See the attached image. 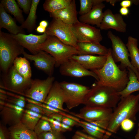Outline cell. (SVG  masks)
<instances>
[{"label": "cell", "mask_w": 139, "mask_h": 139, "mask_svg": "<svg viewBox=\"0 0 139 139\" xmlns=\"http://www.w3.org/2000/svg\"><path fill=\"white\" fill-rule=\"evenodd\" d=\"M59 71L63 75L76 77L91 76L94 78L97 81L98 78L96 74L92 71L86 69L78 62L69 59L59 66Z\"/></svg>", "instance_id": "cell-15"}, {"label": "cell", "mask_w": 139, "mask_h": 139, "mask_svg": "<svg viewBox=\"0 0 139 139\" xmlns=\"http://www.w3.org/2000/svg\"><path fill=\"white\" fill-rule=\"evenodd\" d=\"M42 115L28 109L25 110L21 123L28 129L33 131L36 125Z\"/></svg>", "instance_id": "cell-30"}, {"label": "cell", "mask_w": 139, "mask_h": 139, "mask_svg": "<svg viewBox=\"0 0 139 139\" xmlns=\"http://www.w3.org/2000/svg\"><path fill=\"white\" fill-rule=\"evenodd\" d=\"M126 45L129 53L131 63L139 72V49L138 47V40L129 36Z\"/></svg>", "instance_id": "cell-26"}, {"label": "cell", "mask_w": 139, "mask_h": 139, "mask_svg": "<svg viewBox=\"0 0 139 139\" xmlns=\"http://www.w3.org/2000/svg\"><path fill=\"white\" fill-rule=\"evenodd\" d=\"M74 32L78 42H100L103 39L100 29L80 21L73 25Z\"/></svg>", "instance_id": "cell-12"}, {"label": "cell", "mask_w": 139, "mask_h": 139, "mask_svg": "<svg viewBox=\"0 0 139 139\" xmlns=\"http://www.w3.org/2000/svg\"><path fill=\"white\" fill-rule=\"evenodd\" d=\"M63 116L62 115L56 113H54L51 114L47 117H48L53 119L58 122L61 123L62 117Z\"/></svg>", "instance_id": "cell-46"}, {"label": "cell", "mask_w": 139, "mask_h": 139, "mask_svg": "<svg viewBox=\"0 0 139 139\" xmlns=\"http://www.w3.org/2000/svg\"><path fill=\"white\" fill-rule=\"evenodd\" d=\"M75 133L89 139H98L90 135H88L79 131H76Z\"/></svg>", "instance_id": "cell-48"}, {"label": "cell", "mask_w": 139, "mask_h": 139, "mask_svg": "<svg viewBox=\"0 0 139 139\" xmlns=\"http://www.w3.org/2000/svg\"><path fill=\"white\" fill-rule=\"evenodd\" d=\"M65 102L64 93L59 82L54 81L53 85L45 100L43 103L54 108L65 112H70L63 107Z\"/></svg>", "instance_id": "cell-18"}, {"label": "cell", "mask_w": 139, "mask_h": 139, "mask_svg": "<svg viewBox=\"0 0 139 139\" xmlns=\"http://www.w3.org/2000/svg\"><path fill=\"white\" fill-rule=\"evenodd\" d=\"M26 109L41 114L42 116L45 115V114L42 107L38 105L28 103L27 104L25 107Z\"/></svg>", "instance_id": "cell-39"}, {"label": "cell", "mask_w": 139, "mask_h": 139, "mask_svg": "<svg viewBox=\"0 0 139 139\" xmlns=\"http://www.w3.org/2000/svg\"><path fill=\"white\" fill-rule=\"evenodd\" d=\"M119 12L122 16H127L129 14V10L128 8L121 7L119 10Z\"/></svg>", "instance_id": "cell-47"}, {"label": "cell", "mask_w": 139, "mask_h": 139, "mask_svg": "<svg viewBox=\"0 0 139 139\" xmlns=\"http://www.w3.org/2000/svg\"><path fill=\"white\" fill-rule=\"evenodd\" d=\"M45 33L48 35L55 36L64 44L77 49V42L73 32V25L53 18Z\"/></svg>", "instance_id": "cell-8"}, {"label": "cell", "mask_w": 139, "mask_h": 139, "mask_svg": "<svg viewBox=\"0 0 139 139\" xmlns=\"http://www.w3.org/2000/svg\"><path fill=\"white\" fill-rule=\"evenodd\" d=\"M103 0H80V8L79 13L81 15L88 13L95 5L103 2Z\"/></svg>", "instance_id": "cell-32"}, {"label": "cell", "mask_w": 139, "mask_h": 139, "mask_svg": "<svg viewBox=\"0 0 139 139\" xmlns=\"http://www.w3.org/2000/svg\"><path fill=\"white\" fill-rule=\"evenodd\" d=\"M46 29L39 25L37 27L36 30L37 32L41 33H45Z\"/></svg>", "instance_id": "cell-49"}, {"label": "cell", "mask_w": 139, "mask_h": 139, "mask_svg": "<svg viewBox=\"0 0 139 139\" xmlns=\"http://www.w3.org/2000/svg\"><path fill=\"white\" fill-rule=\"evenodd\" d=\"M79 123L91 127L110 136L112 135V133L108 131L107 130L106 131V130L103 129L86 121L80 120Z\"/></svg>", "instance_id": "cell-40"}, {"label": "cell", "mask_w": 139, "mask_h": 139, "mask_svg": "<svg viewBox=\"0 0 139 139\" xmlns=\"http://www.w3.org/2000/svg\"><path fill=\"white\" fill-rule=\"evenodd\" d=\"M107 36L112 42L111 54L115 62L120 63L119 67L121 70L128 68L131 69L139 81V72L133 66L129 60V54L126 45L119 37L114 35L111 31H108Z\"/></svg>", "instance_id": "cell-7"}, {"label": "cell", "mask_w": 139, "mask_h": 139, "mask_svg": "<svg viewBox=\"0 0 139 139\" xmlns=\"http://www.w3.org/2000/svg\"><path fill=\"white\" fill-rule=\"evenodd\" d=\"M0 93L6 94L8 96L19 98L26 101V98L23 96L17 94H15V93L11 92L6 91L5 90L1 89H0Z\"/></svg>", "instance_id": "cell-45"}, {"label": "cell", "mask_w": 139, "mask_h": 139, "mask_svg": "<svg viewBox=\"0 0 139 139\" xmlns=\"http://www.w3.org/2000/svg\"><path fill=\"white\" fill-rule=\"evenodd\" d=\"M105 7L103 2L94 5L88 13L79 17V21L89 25H95L99 28L103 15V10Z\"/></svg>", "instance_id": "cell-21"}, {"label": "cell", "mask_w": 139, "mask_h": 139, "mask_svg": "<svg viewBox=\"0 0 139 139\" xmlns=\"http://www.w3.org/2000/svg\"><path fill=\"white\" fill-rule=\"evenodd\" d=\"M139 139V138H138V139Z\"/></svg>", "instance_id": "cell-54"}, {"label": "cell", "mask_w": 139, "mask_h": 139, "mask_svg": "<svg viewBox=\"0 0 139 139\" xmlns=\"http://www.w3.org/2000/svg\"><path fill=\"white\" fill-rule=\"evenodd\" d=\"M1 2L6 12L13 15L19 23L22 24L24 22L23 11L15 0H2Z\"/></svg>", "instance_id": "cell-27"}, {"label": "cell", "mask_w": 139, "mask_h": 139, "mask_svg": "<svg viewBox=\"0 0 139 139\" xmlns=\"http://www.w3.org/2000/svg\"><path fill=\"white\" fill-rule=\"evenodd\" d=\"M0 99L5 102L24 108L26 104L25 101L16 98L10 97L0 93Z\"/></svg>", "instance_id": "cell-33"}, {"label": "cell", "mask_w": 139, "mask_h": 139, "mask_svg": "<svg viewBox=\"0 0 139 139\" xmlns=\"http://www.w3.org/2000/svg\"><path fill=\"white\" fill-rule=\"evenodd\" d=\"M114 109L107 130L116 133L124 120L129 119L133 121L136 120V115L139 111V93L120 98Z\"/></svg>", "instance_id": "cell-2"}, {"label": "cell", "mask_w": 139, "mask_h": 139, "mask_svg": "<svg viewBox=\"0 0 139 139\" xmlns=\"http://www.w3.org/2000/svg\"><path fill=\"white\" fill-rule=\"evenodd\" d=\"M2 28L7 29L11 34H25L23 29L17 25L12 17L7 13L2 4L0 3V30Z\"/></svg>", "instance_id": "cell-22"}, {"label": "cell", "mask_w": 139, "mask_h": 139, "mask_svg": "<svg viewBox=\"0 0 139 139\" xmlns=\"http://www.w3.org/2000/svg\"><path fill=\"white\" fill-rule=\"evenodd\" d=\"M55 78L49 76L43 80L38 79L32 80L30 88L23 96L43 103L54 82Z\"/></svg>", "instance_id": "cell-10"}, {"label": "cell", "mask_w": 139, "mask_h": 139, "mask_svg": "<svg viewBox=\"0 0 139 139\" xmlns=\"http://www.w3.org/2000/svg\"><path fill=\"white\" fill-rule=\"evenodd\" d=\"M138 128L135 136V139H137L139 138V123L138 124Z\"/></svg>", "instance_id": "cell-53"}, {"label": "cell", "mask_w": 139, "mask_h": 139, "mask_svg": "<svg viewBox=\"0 0 139 139\" xmlns=\"http://www.w3.org/2000/svg\"><path fill=\"white\" fill-rule=\"evenodd\" d=\"M49 13L50 17L67 24L73 25L79 21L77 17L78 13L75 0H72L70 4L66 7Z\"/></svg>", "instance_id": "cell-20"}, {"label": "cell", "mask_w": 139, "mask_h": 139, "mask_svg": "<svg viewBox=\"0 0 139 139\" xmlns=\"http://www.w3.org/2000/svg\"><path fill=\"white\" fill-rule=\"evenodd\" d=\"M77 50L80 55H98L107 56L109 48L101 44L100 42H78Z\"/></svg>", "instance_id": "cell-23"}, {"label": "cell", "mask_w": 139, "mask_h": 139, "mask_svg": "<svg viewBox=\"0 0 139 139\" xmlns=\"http://www.w3.org/2000/svg\"><path fill=\"white\" fill-rule=\"evenodd\" d=\"M37 49L47 53L55 59V67H58L79 52L75 48L63 43L56 37L48 35L45 41L38 45Z\"/></svg>", "instance_id": "cell-4"}, {"label": "cell", "mask_w": 139, "mask_h": 139, "mask_svg": "<svg viewBox=\"0 0 139 139\" xmlns=\"http://www.w3.org/2000/svg\"><path fill=\"white\" fill-rule=\"evenodd\" d=\"M65 98L67 108L71 109L83 104L84 98L90 88L78 83L63 81L59 82Z\"/></svg>", "instance_id": "cell-9"}, {"label": "cell", "mask_w": 139, "mask_h": 139, "mask_svg": "<svg viewBox=\"0 0 139 139\" xmlns=\"http://www.w3.org/2000/svg\"><path fill=\"white\" fill-rule=\"evenodd\" d=\"M8 130L9 139H38L33 131L28 129L21 122L10 126Z\"/></svg>", "instance_id": "cell-24"}, {"label": "cell", "mask_w": 139, "mask_h": 139, "mask_svg": "<svg viewBox=\"0 0 139 139\" xmlns=\"http://www.w3.org/2000/svg\"><path fill=\"white\" fill-rule=\"evenodd\" d=\"M139 3V0H124L121 1L120 5L121 7L128 8L130 7L133 3L137 5Z\"/></svg>", "instance_id": "cell-43"}, {"label": "cell", "mask_w": 139, "mask_h": 139, "mask_svg": "<svg viewBox=\"0 0 139 139\" xmlns=\"http://www.w3.org/2000/svg\"><path fill=\"white\" fill-rule=\"evenodd\" d=\"M19 6L22 8L26 14H28L31 8L32 0H17Z\"/></svg>", "instance_id": "cell-37"}, {"label": "cell", "mask_w": 139, "mask_h": 139, "mask_svg": "<svg viewBox=\"0 0 139 139\" xmlns=\"http://www.w3.org/2000/svg\"><path fill=\"white\" fill-rule=\"evenodd\" d=\"M110 120H102L89 123L91 124L105 130H107Z\"/></svg>", "instance_id": "cell-41"}, {"label": "cell", "mask_w": 139, "mask_h": 139, "mask_svg": "<svg viewBox=\"0 0 139 139\" xmlns=\"http://www.w3.org/2000/svg\"><path fill=\"white\" fill-rule=\"evenodd\" d=\"M24 51V48L11 34L0 30V67L3 73L8 71L15 59Z\"/></svg>", "instance_id": "cell-5"}, {"label": "cell", "mask_w": 139, "mask_h": 139, "mask_svg": "<svg viewBox=\"0 0 139 139\" xmlns=\"http://www.w3.org/2000/svg\"><path fill=\"white\" fill-rule=\"evenodd\" d=\"M1 89L23 96L30 86L32 79H27L20 74L13 65L1 77Z\"/></svg>", "instance_id": "cell-6"}, {"label": "cell", "mask_w": 139, "mask_h": 139, "mask_svg": "<svg viewBox=\"0 0 139 139\" xmlns=\"http://www.w3.org/2000/svg\"><path fill=\"white\" fill-rule=\"evenodd\" d=\"M129 81L125 88L118 92L120 98L123 97L135 91H139V81L134 72L131 68H127Z\"/></svg>", "instance_id": "cell-29"}, {"label": "cell", "mask_w": 139, "mask_h": 139, "mask_svg": "<svg viewBox=\"0 0 139 139\" xmlns=\"http://www.w3.org/2000/svg\"><path fill=\"white\" fill-rule=\"evenodd\" d=\"M134 124V121L132 120L129 119H126L121 122L120 127L124 131L129 132L133 128Z\"/></svg>", "instance_id": "cell-38"}, {"label": "cell", "mask_w": 139, "mask_h": 139, "mask_svg": "<svg viewBox=\"0 0 139 139\" xmlns=\"http://www.w3.org/2000/svg\"><path fill=\"white\" fill-rule=\"evenodd\" d=\"M127 24L120 14H113L111 10L107 9L103 12V18L100 27L101 30L110 29L123 33L126 31Z\"/></svg>", "instance_id": "cell-17"}, {"label": "cell", "mask_w": 139, "mask_h": 139, "mask_svg": "<svg viewBox=\"0 0 139 139\" xmlns=\"http://www.w3.org/2000/svg\"></svg>", "instance_id": "cell-55"}, {"label": "cell", "mask_w": 139, "mask_h": 139, "mask_svg": "<svg viewBox=\"0 0 139 139\" xmlns=\"http://www.w3.org/2000/svg\"><path fill=\"white\" fill-rule=\"evenodd\" d=\"M11 35L20 45L33 55L37 54L40 51L37 49L38 46L44 42L48 36L46 33L41 35L33 34L27 35L22 33Z\"/></svg>", "instance_id": "cell-16"}, {"label": "cell", "mask_w": 139, "mask_h": 139, "mask_svg": "<svg viewBox=\"0 0 139 139\" xmlns=\"http://www.w3.org/2000/svg\"><path fill=\"white\" fill-rule=\"evenodd\" d=\"M13 66L17 71L24 77L31 79L32 71L29 62L25 57H18L14 60Z\"/></svg>", "instance_id": "cell-28"}, {"label": "cell", "mask_w": 139, "mask_h": 139, "mask_svg": "<svg viewBox=\"0 0 139 139\" xmlns=\"http://www.w3.org/2000/svg\"><path fill=\"white\" fill-rule=\"evenodd\" d=\"M107 56H96L91 55H74L70 57L78 62L86 69L91 71L101 68L105 64Z\"/></svg>", "instance_id": "cell-19"}, {"label": "cell", "mask_w": 139, "mask_h": 139, "mask_svg": "<svg viewBox=\"0 0 139 139\" xmlns=\"http://www.w3.org/2000/svg\"><path fill=\"white\" fill-rule=\"evenodd\" d=\"M72 139H89L88 138L76 133L72 136Z\"/></svg>", "instance_id": "cell-50"}, {"label": "cell", "mask_w": 139, "mask_h": 139, "mask_svg": "<svg viewBox=\"0 0 139 139\" xmlns=\"http://www.w3.org/2000/svg\"><path fill=\"white\" fill-rule=\"evenodd\" d=\"M61 126L66 131H71L72 130L71 127L62 123H61Z\"/></svg>", "instance_id": "cell-52"}, {"label": "cell", "mask_w": 139, "mask_h": 139, "mask_svg": "<svg viewBox=\"0 0 139 139\" xmlns=\"http://www.w3.org/2000/svg\"><path fill=\"white\" fill-rule=\"evenodd\" d=\"M120 99L118 92L113 88L93 83L85 96L83 104L85 106L114 108Z\"/></svg>", "instance_id": "cell-3"}, {"label": "cell", "mask_w": 139, "mask_h": 139, "mask_svg": "<svg viewBox=\"0 0 139 139\" xmlns=\"http://www.w3.org/2000/svg\"><path fill=\"white\" fill-rule=\"evenodd\" d=\"M22 54L27 59L33 61L34 65L38 69L43 71L49 76H52L56 61L50 55L41 50L36 55H30L25 51Z\"/></svg>", "instance_id": "cell-13"}, {"label": "cell", "mask_w": 139, "mask_h": 139, "mask_svg": "<svg viewBox=\"0 0 139 139\" xmlns=\"http://www.w3.org/2000/svg\"><path fill=\"white\" fill-rule=\"evenodd\" d=\"M113 111L112 108L85 106L79 112H70L73 116L89 123L102 120H110Z\"/></svg>", "instance_id": "cell-11"}, {"label": "cell", "mask_w": 139, "mask_h": 139, "mask_svg": "<svg viewBox=\"0 0 139 139\" xmlns=\"http://www.w3.org/2000/svg\"><path fill=\"white\" fill-rule=\"evenodd\" d=\"M78 126L82 127L83 132L98 139H108L109 137V136L80 123H78Z\"/></svg>", "instance_id": "cell-35"}, {"label": "cell", "mask_w": 139, "mask_h": 139, "mask_svg": "<svg viewBox=\"0 0 139 139\" xmlns=\"http://www.w3.org/2000/svg\"><path fill=\"white\" fill-rule=\"evenodd\" d=\"M72 0H46L43 4L44 10L49 13L63 9L69 5Z\"/></svg>", "instance_id": "cell-31"}, {"label": "cell", "mask_w": 139, "mask_h": 139, "mask_svg": "<svg viewBox=\"0 0 139 139\" xmlns=\"http://www.w3.org/2000/svg\"><path fill=\"white\" fill-rule=\"evenodd\" d=\"M0 139H9V134L8 129L0 124Z\"/></svg>", "instance_id": "cell-44"}, {"label": "cell", "mask_w": 139, "mask_h": 139, "mask_svg": "<svg viewBox=\"0 0 139 139\" xmlns=\"http://www.w3.org/2000/svg\"><path fill=\"white\" fill-rule=\"evenodd\" d=\"M39 25L46 29L48 26V23L46 20H43L40 22Z\"/></svg>", "instance_id": "cell-51"}, {"label": "cell", "mask_w": 139, "mask_h": 139, "mask_svg": "<svg viewBox=\"0 0 139 139\" xmlns=\"http://www.w3.org/2000/svg\"><path fill=\"white\" fill-rule=\"evenodd\" d=\"M40 1V0H32L31 7L28 16L20 26L23 29H26L29 33L32 32L36 28V11Z\"/></svg>", "instance_id": "cell-25"}, {"label": "cell", "mask_w": 139, "mask_h": 139, "mask_svg": "<svg viewBox=\"0 0 139 139\" xmlns=\"http://www.w3.org/2000/svg\"><path fill=\"white\" fill-rule=\"evenodd\" d=\"M37 135L38 139H66L62 132L53 130L42 132Z\"/></svg>", "instance_id": "cell-34"}, {"label": "cell", "mask_w": 139, "mask_h": 139, "mask_svg": "<svg viewBox=\"0 0 139 139\" xmlns=\"http://www.w3.org/2000/svg\"><path fill=\"white\" fill-rule=\"evenodd\" d=\"M97 76L98 84L111 87L118 92L123 90L126 87L129 80L128 71L126 69H121L113 60L111 49L109 48L106 61L100 69L91 71Z\"/></svg>", "instance_id": "cell-1"}, {"label": "cell", "mask_w": 139, "mask_h": 139, "mask_svg": "<svg viewBox=\"0 0 139 139\" xmlns=\"http://www.w3.org/2000/svg\"><path fill=\"white\" fill-rule=\"evenodd\" d=\"M61 123L65 124L71 127L75 126H78L79 123L70 118L63 116Z\"/></svg>", "instance_id": "cell-42"}, {"label": "cell", "mask_w": 139, "mask_h": 139, "mask_svg": "<svg viewBox=\"0 0 139 139\" xmlns=\"http://www.w3.org/2000/svg\"><path fill=\"white\" fill-rule=\"evenodd\" d=\"M0 104V115L3 124L10 126L20 122L24 108L1 100Z\"/></svg>", "instance_id": "cell-14"}, {"label": "cell", "mask_w": 139, "mask_h": 139, "mask_svg": "<svg viewBox=\"0 0 139 139\" xmlns=\"http://www.w3.org/2000/svg\"><path fill=\"white\" fill-rule=\"evenodd\" d=\"M53 130L48 121L41 118L34 127V131L37 135L45 132Z\"/></svg>", "instance_id": "cell-36"}]
</instances>
